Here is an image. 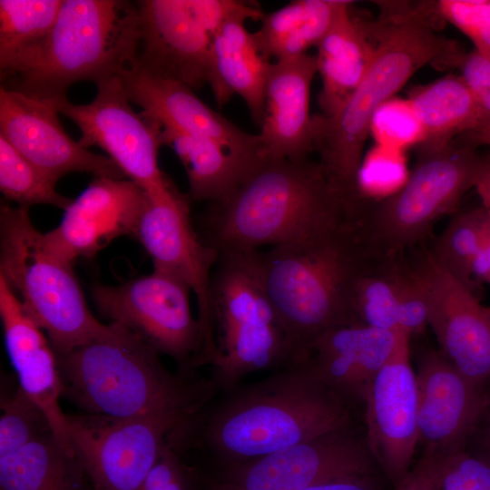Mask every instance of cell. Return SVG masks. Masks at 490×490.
Masks as SVG:
<instances>
[{
  "label": "cell",
  "mask_w": 490,
  "mask_h": 490,
  "mask_svg": "<svg viewBox=\"0 0 490 490\" xmlns=\"http://www.w3.org/2000/svg\"><path fill=\"white\" fill-rule=\"evenodd\" d=\"M353 407L307 362L216 393L172 434L211 471L245 463L354 424Z\"/></svg>",
  "instance_id": "cell-1"
},
{
  "label": "cell",
  "mask_w": 490,
  "mask_h": 490,
  "mask_svg": "<svg viewBox=\"0 0 490 490\" xmlns=\"http://www.w3.org/2000/svg\"><path fill=\"white\" fill-rule=\"evenodd\" d=\"M381 6L380 19L370 24L377 43L365 76L333 116H312L313 152L346 205L358 200V174L377 110L422 67H456L464 54L456 41L436 32L427 2Z\"/></svg>",
  "instance_id": "cell-2"
},
{
  "label": "cell",
  "mask_w": 490,
  "mask_h": 490,
  "mask_svg": "<svg viewBox=\"0 0 490 490\" xmlns=\"http://www.w3.org/2000/svg\"><path fill=\"white\" fill-rule=\"evenodd\" d=\"M346 206L318 162L260 158L240 185L211 203L203 241L218 254L259 250L336 230Z\"/></svg>",
  "instance_id": "cell-3"
},
{
  "label": "cell",
  "mask_w": 490,
  "mask_h": 490,
  "mask_svg": "<svg viewBox=\"0 0 490 490\" xmlns=\"http://www.w3.org/2000/svg\"><path fill=\"white\" fill-rule=\"evenodd\" d=\"M159 355L125 327L111 322L99 337L56 355L63 395L89 415L126 418L196 411L216 394L209 377L172 373Z\"/></svg>",
  "instance_id": "cell-4"
},
{
  "label": "cell",
  "mask_w": 490,
  "mask_h": 490,
  "mask_svg": "<svg viewBox=\"0 0 490 490\" xmlns=\"http://www.w3.org/2000/svg\"><path fill=\"white\" fill-rule=\"evenodd\" d=\"M258 261L298 364L306 360L318 336L358 324L352 297L368 255L346 222L336 230L259 251Z\"/></svg>",
  "instance_id": "cell-5"
},
{
  "label": "cell",
  "mask_w": 490,
  "mask_h": 490,
  "mask_svg": "<svg viewBox=\"0 0 490 490\" xmlns=\"http://www.w3.org/2000/svg\"><path fill=\"white\" fill-rule=\"evenodd\" d=\"M139 34L136 2L64 0L31 67L1 86L44 102L67 98L78 82L96 84L132 67Z\"/></svg>",
  "instance_id": "cell-6"
},
{
  "label": "cell",
  "mask_w": 490,
  "mask_h": 490,
  "mask_svg": "<svg viewBox=\"0 0 490 490\" xmlns=\"http://www.w3.org/2000/svg\"><path fill=\"white\" fill-rule=\"evenodd\" d=\"M259 250L219 254L210 287L215 351L211 379L230 390L255 372L297 364L295 354L264 288Z\"/></svg>",
  "instance_id": "cell-7"
},
{
  "label": "cell",
  "mask_w": 490,
  "mask_h": 490,
  "mask_svg": "<svg viewBox=\"0 0 490 490\" xmlns=\"http://www.w3.org/2000/svg\"><path fill=\"white\" fill-rule=\"evenodd\" d=\"M28 210L1 205L0 275L44 330L56 355H63L99 337L108 325L92 314L74 263L49 245Z\"/></svg>",
  "instance_id": "cell-8"
},
{
  "label": "cell",
  "mask_w": 490,
  "mask_h": 490,
  "mask_svg": "<svg viewBox=\"0 0 490 490\" xmlns=\"http://www.w3.org/2000/svg\"><path fill=\"white\" fill-rule=\"evenodd\" d=\"M405 183L377 201L366 200L347 222L356 240L373 258L397 259L420 243L435 222L453 212L474 187L480 155L453 141L420 153Z\"/></svg>",
  "instance_id": "cell-9"
},
{
  "label": "cell",
  "mask_w": 490,
  "mask_h": 490,
  "mask_svg": "<svg viewBox=\"0 0 490 490\" xmlns=\"http://www.w3.org/2000/svg\"><path fill=\"white\" fill-rule=\"evenodd\" d=\"M191 291L180 278L157 268L119 285L91 289L103 316L172 358L179 373L194 377L207 358L202 327L191 310Z\"/></svg>",
  "instance_id": "cell-10"
},
{
  "label": "cell",
  "mask_w": 490,
  "mask_h": 490,
  "mask_svg": "<svg viewBox=\"0 0 490 490\" xmlns=\"http://www.w3.org/2000/svg\"><path fill=\"white\" fill-rule=\"evenodd\" d=\"M379 467L354 424L270 455L199 472V490H303L340 479L377 475Z\"/></svg>",
  "instance_id": "cell-11"
},
{
  "label": "cell",
  "mask_w": 490,
  "mask_h": 490,
  "mask_svg": "<svg viewBox=\"0 0 490 490\" xmlns=\"http://www.w3.org/2000/svg\"><path fill=\"white\" fill-rule=\"evenodd\" d=\"M194 412L126 418L67 415V435L93 490H139L171 433Z\"/></svg>",
  "instance_id": "cell-12"
},
{
  "label": "cell",
  "mask_w": 490,
  "mask_h": 490,
  "mask_svg": "<svg viewBox=\"0 0 490 490\" xmlns=\"http://www.w3.org/2000/svg\"><path fill=\"white\" fill-rule=\"evenodd\" d=\"M95 85L91 103L75 104L64 98L50 103L79 127L77 142L83 147L101 148L128 180L147 192L166 187L171 181L158 164L161 122L145 111L134 112L120 76Z\"/></svg>",
  "instance_id": "cell-13"
},
{
  "label": "cell",
  "mask_w": 490,
  "mask_h": 490,
  "mask_svg": "<svg viewBox=\"0 0 490 490\" xmlns=\"http://www.w3.org/2000/svg\"><path fill=\"white\" fill-rule=\"evenodd\" d=\"M189 201L190 196L180 192L172 181L160 191H146V201L132 236L152 258L153 268L177 276L195 294L207 363L211 365L215 346L210 287L219 254L193 230Z\"/></svg>",
  "instance_id": "cell-14"
},
{
  "label": "cell",
  "mask_w": 490,
  "mask_h": 490,
  "mask_svg": "<svg viewBox=\"0 0 490 490\" xmlns=\"http://www.w3.org/2000/svg\"><path fill=\"white\" fill-rule=\"evenodd\" d=\"M410 337L400 331L392 356L375 377L363 402L368 448L393 487L412 469L418 446L417 391L409 360Z\"/></svg>",
  "instance_id": "cell-15"
},
{
  "label": "cell",
  "mask_w": 490,
  "mask_h": 490,
  "mask_svg": "<svg viewBox=\"0 0 490 490\" xmlns=\"http://www.w3.org/2000/svg\"><path fill=\"white\" fill-rule=\"evenodd\" d=\"M415 264L426 284L428 325L441 352L473 384L490 382V309L424 251Z\"/></svg>",
  "instance_id": "cell-16"
},
{
  "label": "cell",
  "mask_w": 490,
  "mask_h": 490,
  "mask_svg": "<svg viewBox=\"0 0 490 490\" xmlns=\"http://www.w3.org/2000/svg\"><path fill=\"white\" fill-rule=\"evenodd\" d=\"M415 373L423 455L438 458L464 448L490 403V393L465 377L441 350L422 351Z\"/></svg>",
  "instance_id": "cell-17"
},
{
  "label": "cell",
  "mask_w": 490,
  "mask_h": 490,
  "mask_svg": "<svg viewBox=\"0 0 490 490\" xmlns=\"http://www.w3.org/2000/svg\"><path fill=\"white\" fill-rule=\"evenodd\" d=\"M48 102L0 88V135L36 166L54 185L71 172L94 178L125 176L107 156L96 154L73 140Z\"/></svg>",
  "instance_id": "cell-18"
},
{
  "label": "cell",
  "mask_w": 490,
  "mask_h": 490,
  "mask_svg": "<svg viewBox=\"0 0 490 490\" xmlns=\"http://www.w3.org/2000/svg\"><path fill=\"white\" fill-rule=\"evenodd\" d=\"M145 201L146 191L128 179L94 178L44 233L46 240L73 263L92 259L114 239L132 236Z\"/></svg>",
  "instance_id": "cell-19"
},
{
  "label": "cell",
  "mask_w": 490,
  "mask_h": 490,
  "mask_svg": "<svg viewBox=\"0 0 490 490\" xmlns=\"http://www.w3.org/2000/svg\"><path fill=\"white\" fill-rule=\"evenodd\" d=\"M140 34L132 66L181 82L208 83L211 38L185 0H140Z\"/></svg>",
  "instance_id": "cell-20"
},
{
  "label": "cell",
  "mask_w": 490,
  "mask_h": 490,
  "mask_svg": "<svg viewBox=\"0 0 490 490\" xmlns=\"http://www.w3.org/2000/svg\"><path fill=\"white\" fill-rule=\"evenodd\" d=\"M0 318L17 384L44 412L60 444L74 453L67 435V415L59 402L63 386L56 353L44 330L1 275Z\"/></svg>",
  "instance_id": "cell-21"
},
{
  "label": "cell",
  "mask_w": 490,
  "mask_h": 490,
  "mask_svg": "<svg viewBox=\"0 0 490 490\" xmlns=\"http://www.w3.org/2000/svg\"><path fill=\"white\" fill-rule=\"evenodd\" d=\"M120 77L131 103L153 115L162 125L212 139L242 159H260L259 135L242 131L213 111L187 84L133 66Z\"/></svg>",
  "instance_id": "cell-22"
},
{
  "label": "cell",
  "mask_w": 490,
  "mask_h": 490,
  "mask_svg": "<svg viewBox=\"0 0 490 490\" xmlns=\"http://www.w3.org/2000/svg\"><path fill=\"white\" fill-rule=\"evenodd\" d=\"M318 73L315 55L272 63L265 89L260 157L303 160L313 152V114L310 87Z\"/></svg>",
  "instance_id": "cell-23"
},
{
  "label": "cell",
  "mask_w": 490,
  "mask_h": 490,
  "mask_svg": "<svg viewBox=\"0 0 490 490\" xmlns=\"http://www.w3.org/2000/svg\"><path fill=\"white\" fill-rule=\"evenodd\" d=\"M399 333L361 324L337 327L314 339L305 362L352 407L363 404L375 377L392 356Z\"/></svg>",
  "instance_id": "cell-24"
},
{
  "label": "cell",
  "mask_w": 490,
  "mask_h": 490,
  "mask_svg": "<svg viewBox=\"0 0 490 490\" xmlns=\"http://www.w3.org/2000/svg\"><path fill=\"white\" fill-rule=\"evenodd\" d=\"M273 62L260 49L245 21L224 24L211 38L208 83L219 107L233 95L246 103L253 122L260 127L265 89Z\"/></svg>",
  "instance_id": "cell-25"
},
{
  "label": "cell",
  "mask_w": 490,
  "mask_h": 490,
  "mask_svg": "<svg viewBox=\"0 0 490 490\" xmlns=\"http://www.w3.org/2000/svg\"><path fill=\"white\" fill-rule=\"evenodd\" d=\"M316 47L317 70L322 82L320 114L331 117L365 76L374 57L375 42L369 24L354 17L349 8Z\"/></svg>",
  "instance_id": "cell-26"
},
{
  "label": "cell",
  "mask_w": 490,
  "mask_h": 490,
  "mask_svg": "<svg viewBox=\"0 0 490 490\" xmlns=\"http://www.w3.org/2000/svg\"><path fill=\"white\" fill-rule=\"evenodd\" d=\"M162 142L175 152L187 174L189 196L198 201L225 199L260 160L242 159L212 139L172 125H162Z\"/></svg>",
  "instance_id": "cell-27"
},
{
  "label": "cell",
  "mask_w": 490,
  "mask_h": 490,
  "mask_svg": "<svg viewBox=\"0 0 490 490\" xmlns=\"http://www.w3.org/2000/svg\"><path fill=\"white\" fill-rule=\"evenodd\" d=\"M0 490H93L78 458L53 432L0 457Z\"/></svg>",
  "instance_id": "cell-28"
},
{
  "label": "cell",
  "mask_w": 490,
  "mask_h": 490,
  "mask_svg": "<svg viewBox=\"0 0 490 490\" xmlns=\"http://www.w3.org/2000/svg\"><path fill=\"white\" fill-rule=\"evenodd\" d=\"M347 0H296L264 15L253 33L270 60L296 57L317 46L338 18L351 7Z\"/></svg>",
  "instance_id": "cell-29"
},
{
  "label": "cell",
  "mask_w": 490,
  "mask_h": 490,
  "mask_svg": "<svg viewBox=\"0 0 490 490\" xmlns=\"http://www.w3.org/2000/svg\"><path fill=\"white\" fill-rule=\"evenodd\" d=\"M407 99L426 134L419 145L420 153L443 148L484 122L474 95L460 75L447 74L418 87Z\"/></svg>",
  "instance_id": "cell-30"
},
{
  "label": "cell",
  "mask_w": 490,
  "mask_h": 490,
  "mask_svg": "<svg viewBox=\"0 0 490 490\" xmlns=\"http://www.w3.org/2000/svg\"><path fill=\"white\" fill-rule=\"evenodd\" d=\"M64 0H0L1 83L33 64Z\"/></svg>",
  "instance_id": "cell-31"
},
{
  "label": "cell",
  "mask_w": 490,
  "mask_h": 490,
  "mask_svg": "<svg viewBox=\"0 0 490 490\" xmlns=\"http://www.w3.org/2000/svg\"><path fill=\"white\" fill-rule=\"evenodd\" d=\"M405 258L368 257L352 297V310L358 324L399 331L398 307Z\"/></svg>",
  "instance_id": "cell-32"
},
{
  "label": "cell",
  "mask_w": 490,
  "mask_h": 490,
  "mask_svg": "<svg viewBox=\"0 0 490 490\" xmlns=\"http://www.w3.org/2000/svg\"><path fill=\"white\" fill-rule=\"evenodd\" d=\"M489 217L490 210L483 205L456 214L429 251L444 270L474 292L473 264Z\"/></svg>",
  "instance_id": "cell-33"
},
{
  "label": "cell",
  "mask_w": 490,
  "mask_h": 490,
  "mask_svg": "<svg viewBox=\"0 0 490 490\" xmlns=\"http://www.w3.org/2000/svg\"><path fill=\"white\" fill-rule=\"evenodd\" d=\"M0 190L5 200L26 208L48 204L65 210L73 201L60 194L55 185L2 135Z\"/></svg>",
  "instance_id": "cell-34"
},
{
  "label": "cell",
  "mask_w": 490,
  "mask_h": 490,
  "mask_svg": "<svg viewBox=\"0 0 490 490\" xmlns=\"http://www.w3.org/2000/svg\"><path fill=\"white\" fill-rule=\"evenodd\" d=\"M0 408V457L53 432L44 412L18 384L11 392L2 388Z\"/></svg>",
  "instance_id": "cell-35"
},
{
  "label": "cell",
  "mask_w": 490,
  "mask_h": 490,
  "mask_svg": "<svg viewBox=\"0 0 490 490\" xmlns=\"http://www.w3.org/2000/svg\"><path fill=\"white\" fill-rule=\"evenodd\" d=\"M377 144L401 151L424 142V128L410 101L397 96L374 113L369 128Z\"/></svg>",
  "instance_id": "cell-36"
},
{
  "label": "cell",
  "mask_w": 490,
  "mask_h": 490,
  "mask_svg": "<svg viewBox=\"0 0 490 490\" xmlns=\"http://www.w3.org/2000/svg\"><path fill=\"white\" fill-rule=\"evenodd\" d=\"M434 490H490V466L465 448L442 457L425 456Z\"/></svg>",
  "instance_id": "cell-37"
},
{
  "label": "cell",
  "mask_w": 490,
  "mask_h": 490,
  "mask_svg": "<svg viewBox=\"0 0 490 490\" xmlns=\"http://www.w3.org/2000/svg\"><path fill=\"white\" fill-rule=\"evenodd\" d=\"M437 18L465 34L478 50L490 51V0H439L430 2Z\"/></svg>",
  "instance_id": "cell-38"
},
{
  "label": "cell",
  "mask_w": 490,
  "mask_h": 490,
  "mask_svg": "<svg viewBox=\"0 0 490 490\" xmlns=\"http://www.w3.org/2000/svg\"><path fill=\"white\" fill-rule=\"evenodd\" d=\"M139 490H199L196 466L172 442L171 435Z\"/></svg>",
  "instance_id": "cell-39"
},
{
  "label": "cell",
  "mask_w": 490,
  "mask_h": 490,
  "mask_svg": "<svg viewBox=\"0 0 490 490\" xmlns=\"http://www.w3.org/2000/svg\"><path fill=\"white\" fill-rule=\"evenodd\" d=\"M428 325V300L425 281L415 263L404 264L401 281L398 330L410 336Z\"/></svg>",
  "instance_id": "cell-40"
},
{
  "label": "cell",
  "mask_w": 490,
  "mask_h": 490,
  "mask_svg": "<svg viewBox=\"0 0 490 490\" xmlns=\"http://www.w3.org/2000/svg\"><path fill=\"white\" fill-rule=\"evenodd\" d=\"M185 5L211 38L229 22L261 21L265 15L259 4L251 1L185 0Z\"/></svg>",
  "instance_id": "cell-41"
},
{
  "label": "cell",
  "mask_w": 490,
  "mask_h": 490,
  "mask_svg": "<svg viewBox=\"0 0 490 490\" xmlns=\"http://www.w3.org/2000/svg\"><path fill=\"white\" fill-rule=\"evenodd\" d=\"M456 68L480 108L483 123L490 121V51L465 53Z\"/></svg>",
  "instance_id": "cell-42"
},
{
  "label": "cell",
  "mask_w": 490,
  "mask_h": 490,
  "mask_svg": "<svg viewBox=\"0 0 490 490\" xmlns=\"http://www.w3.org/2000/svg\"><path fill=\"white\" fill-rule=\"evenodd\" d=\"M464 448L490 466V403L468 436Z\"/></svg>",
  "instance_id": "cell-43"
},
{
  "label": "cell",
  "mask_w": 490,
  "mask_h": 490,
  "mask_svg": "<svg viewBox=\"0 0 490 490\" xmlns=\"http://www.w3.org/2000/svg\"><path fill=\"white\" fill-rule=\"evenodd\" d=\"M393 490H434L429 460L422 456L418 464Z\"/></svg>",
  "instance_id": "cell-44"
},
{
  "label": "cell",
  "mask_w": 490,
  "mask_h": 490,
  "mask_svg": "<svg viewBox=\"0 0 490 490\" xmlns=\"http://www.w3.org/2000/svg\"><path fill=\"white\" fill-rule=\"evenodd\" d=\"M303 490H380V486L377 475H373L326 482Z\"/></svg>",
  "instance_id": "cell-45"
},
{
  "label": "cell",
  "mask_w": 490,
  "mask_h": 490,
  "mask_svg": "<svg viewBox=\"0 0 490 490\" xmlns=\"http://www.w3.org/2000/svg\"><path fill=\"white\" fill-rule=\"evenodd\" d=\"M473 277L474 279H476V282L484 281L490 284V217L473 264Z\"/></svg>",
  "instance_id": "cell-46"
},
{
  "label": "cell",
  "mask_w": 490,
  "mask_h": 490,
  "mask_svg": "<svg viewBox=\"0 0 490 490\" xmlns=\"http://www.w3.org/2000/svg\"><path fill=\"white\" fill-rule=\"evenodd\" d=\"M474 188L482 201V205L490 210V152L484 157L480 156Z\"/></svg>",
  "instance_id": "cell-47"
},
{
  "label": "cell",
  "mask_w": 490,
  "mask_h": 490,
  "mask_svg": "<svg viewBox=\"0 0 490 490\" xmlns=\"http://www.w3.org/2000/svg\"><path fill=\"white\" fill-rule=\"evenodd\" d=\"M454 141L475 149L480 146L490 147V121L459 135Z\"/></svg>",
  "instance_id": "cell-48"
}]
</instances>
